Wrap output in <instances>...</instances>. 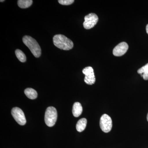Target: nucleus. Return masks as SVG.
Listing matches in <instances>:
<instances>
[{"mask_svg":"<svg viewBox=\"0 0 148 148\" xmlns=\"http://www.w3.org/2000/svg\"><path fill=\"white\" fill-rule=\"evenodd\" d=\"M1 1H1H0L1 2H3V1Z\"/></svg>","mask_w":148,"mask_h":148,"instance_id":"nucleus-18","label":"nucleus"},{"mask_svg":"<svg viewBox=\"0 0 148 148\" xmlns=\"http://www.w3.org/2000/svg\"><path fill=\"white\" fill-rule=\"evenodd\" d=\"M128 49V45L127 43L121 42L114 48L113 53L116 56H122L126 53Z\"/></svg>","mask_w":148,"mask_h":148,"instance_id":"nucleus-8","label":"nucleus"},{"mask_svg":"<svg viewBox=\"0 0 148 148\" xmlns=\"http://www.w3.org/2000/svg\"><path fill=\"white\" fill-rule=\"evenodd\" d=\"M58 3L62 5H70L74 3V0H58Z\"/></svg>","mask_w":148,"mask_h":148,"instance_id":"nucleus-15","label":"nucleus"},{"mask_svg":"<svg viewBox=\"0 0 148 148\" xmlns=\"http://www.w3.org/2000/svg\"><path fill=\"white\" fill-rule=\"evenodd\" d=\"M138 74H140L143 77L144 79L145 80H148V63L145 66L140 68L138 71Z\"/></svg>","mask_w":148,"mask_h":148,"instance_id":"nucleus-12","label":"nucleus"},{"mask_svg":"<svg viewBox=\"0 0 148 148\" xmlns=\"http://www.w3.org/2000/svg\"><path fill=\"white\" fill-rule=\"evenodd\" d=\"M57 119V112L53 107H49L46 110L45 121L46 124L49 127H52L55 124Z\"/></svg>","mask_w":148,"mask_h":148,"instance_id":"nucleus-3","label":"nucleus"},{"mask_svg":"<svg viewBox=\"0 0 148 148\" xmlns=\"http://www.w3.org/2000/svg\"><path fill=\"white\" fill-rule=\"evenodd\" d=\"M146 32H147V34H148V24L146 26Z\"/></svg>","mask_w":148,"mask_h":148,"instance_id":"nucleus-16","label":"nucleus"},{"mask_svg":"<svg viewBox=\"0 0 148 148\" xmlns=\"http://www.w3.org/2000/svg\"><path fill=\"white\" fill-rule=\"evenodd\" d=\"M87 120L85 118H82L79 120L77 123L76 129L79 132H82L85 129L87 125Z\"/></svg>","mask_w":148,"mask_h":148,"instance_id":"nucleus-10","label":"nucleus"},{"mask_svg":"<svg viewBox=\"0 0 148 148\" xmlns=\"http://www.w3.org/2000/svg\"><path fill=\"white\" fill-rule=\"evenodd\" d=\"M100 125L103 132L106 133L110 132L112 127V119L108 115L104 114L101 117L100 119Z\"/></svg>","mask_w":148,"mask_h":148,"instance_id":"nucleus-4","label":"nucleus"},{"mask_svg":"<svg viewBox=\"0 0 148 148\" xmlns=\"http://www.w3.org/2000/svg\"><path fill=\"white\" fill-rule=\"evenodd\" d=\"M24 93L29 99L34 100L36 99L38 96L37 91L32 88H27L24 90Z\"/></svg>","mask_w":148,"mask_h":148,"instance_id":"nucleus-11","label":"nucleus"},{"mask_svg":"<svg viewBox=\"0 0 148 148\" xmlns=\"http://www.w3.org/2000/svg\"><path fill=\"white\" fill-rule=\"evenodd\" d=\"M33 3L32 0H18L17 4L19 7L21 8H27L31 6Z\"/></svg>","mask_w":148,"mask_h":148,"instance_id":"nucleus-13","label":"nucleus"},{"mask_svg":"<svg viewBox=\"0 0 148 148\" xmlns=\"http://www.w3.org/2000/svg\"><path fill=\"white\" fill-rule=\"evenodd\" d=\"M98 21V16L95 14H89L85 16L84 21L83 23L84 27L86 29H92L97 24Z\"/></svg>","mask_w":148,"mask_h":148,"instance_id":"nucleus-6","label":"nucleus"},{"mask_svg":"<svg viewBox=\"0 0 148 148\" xmlns=\"http://www.w3.org/2000/svg\"><path fill=\"white\" fill-rule=\"evenodd\" d=\"M147 121H148V113L147 114Z\"/></svg>","mask_w":148,"mask_h":148,"instance_id":"nucleus-17","label":"nucleus"},{"mask_svg":"<svg viewBox=\"0 0 148 148\" xmlns=\"http://www.w3.org/2000/svg\"><path fill=\"white\" fill-rule=\"evenodd\" d=\"M83 109L81 104L79 102L74 103L73 107L72 112L74 116L78 117L82 113Z\"/></svg>","mask_w":148,"mask_h":148,"instance_id":"nucleus-9","label":"nucleus"},{"mask_svg":"<svg viewBox=\"0 0 148 148\" xmlns=\"http://www.w3.org/2000/svg\"><path fill=\"white\" fill-rule=\"evenodd\" d=\"M11 114L16 122L21 125H25L27 122L24 112L19 108L15 107L12 108Z\"/></svg>","mask_w":148,"mask_h":148,"instance_id":"nucleus-5","label":"nucleus"},{"mask_svg":"<svg viewBox=\"0 0 148 148\" xmlns=\"http://www.w3.org/2000/svg\"><path fill=\"white\" fill-rule=\"evenodd\" d=\"M83 73L84 74V82L86 84L92 85L94 84L95 82V78L94 75V71L92 67H86L82 71Z\"/></svg>","mask_w":148,"mask_h":148,"instance_id":"nucleus-7","label":"nucleus"},{"mask_svg":"<svg viewBox=\"0 0 148 148\" xmlns=\"http://www.w3.org/2000/svg\"><path fill=\"white\" fill-rule=\"evenodd\" d=\"M23 42L31 51L36 58H39L41 54V49L35 39L30 36H24L22 39Z\"/></svg>","mask_w":148,"mask_h":148,"instance_id":"nucleus-2","label":"nucleus"},{"mask_svg":"<svg viewBox=\"0 0 148 148\" xmlns=\"http://www.w3.org/2000/svg\"><path fill=\"white\" fill-rule=\"evenodd\" d=\"M15 53L16 57L19 61L21 62H26L27 58H26V55L23 51H21L20 49H17L15 51Z\"/></svg>","mask_w":148,"mask_h":148,"instance_id":"nucleus-14","label":"nucleus"},{"mask_svg":"<svg viewBox=\"0 0 148 148\" xmlns=\"http://www.w3.org/2000/svg\"><path fill=\"white\" fill-rule=\"evenodd\" d=\"M53 44L56 47L64 50L71 49L74 46L73 41L63 35L58 34L53 37Z\"/></svg>","mask_w":148,"mask_h":148,"instance_id":"nucleus-1","label":"nucleus"}]
</instances>
